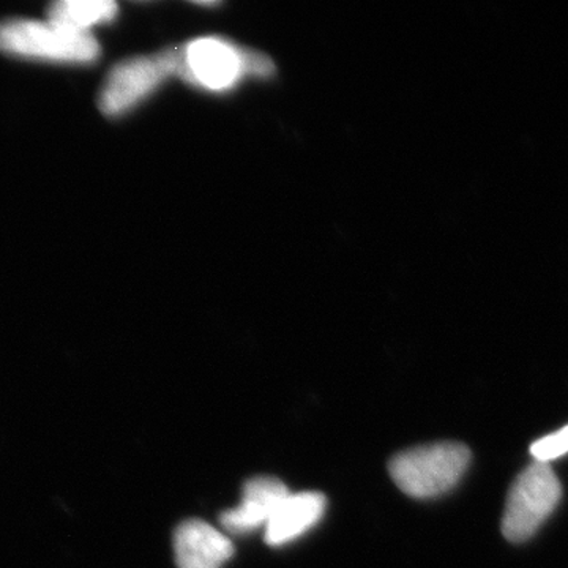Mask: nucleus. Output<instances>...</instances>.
Instances as JSON below:
<instances>
[{"instance_id": "obj_1", "label": "nucleus", "mask_w": 568, "mask_h": 568, "mask_svg": "<svg viewBox=\"0 0 568 568\" xmlns=\"http://www.w3.org/2000/svg\"><path fill=\"white\" fill-rule=\"evenodd\" d=\"M163 55L171 74L211 91L233 88L248 74L268 77L274 71L267 55L220 39L194 40L185 47L163 51Z\"/></svg>"}, {"instance_id": "obj_2", "label": "nucleus", "mask_w": 568, "mask_h": 568, "mask_svg": "<svg viewBox=\"0 0 568 568\" xmlns=\"http://www.w3.org/2000/svg\"><path fill=\"white\" fill-rule=\"evenodd\" d=\"M469 463L470 450L465 444L439 443L395 455L388 463V473L405 495L432 499L454 489Z\"/></svg>"}, {"instance_id": "obj_3", "label": "nucleus", "mask_w": 568, "mask_h": 568, "mask_svg": "<svg viewBox=\"0 0 568 568\" xmlns=\"http://www.w3.org/2000/svg\"><path fill=\"white\" fill-rule=\"evenodd\" d=\"M0 51L20 58L58 62H92L100 47L91 33L70 31L50 20L0 22Z\"/></svg>"}, {"instance_id": "obj_4", "label": "nucleus", "mask_w": 568, "mask_h": 568, "mask_svg": "<svg viewBox=\"0 0 568 568\" xmlns=\"http://www.w3.org/2000/svg\"><path fill=\"white\" fill-rule=\"evenodd\" d=\"M560 497L562 485L548 463L536 462L526 467L508 493L504 537L514 544L528 540L551 517Z\"/></svg>"}, {"instance_id": "obj_5", "label": "nucleus", "mask_w": 568, "mask_h": 568, "mask_svg": "<svg viewBox=\"0 0 568 568\" xmlns=\"http://www.w3.org/2000/svg\"><path fill=\"white\" fill-rule=\"evenodd\" d=\"M170 77L163 52L119 63L104 81L99 99L100 110L108 115L122 114L151 95Z\"/></svg>"}, {"instance_id": "obj_6", "label": "nucleus", "mask_w": 568, "mask_h": 568, "mask_svg": "<svg viewBox=\"0 0 568 568\" xmlns=\"http://www.w3.org/2000/svg\"><path fill=\"white\" fill-rule=\"evenodd\" d=\"M290 489L278 478L256 477L246 481L244 497L237 507L220 517L223 529L231 534H248L265 529Z\"/></svg>"}, {"instance_id": "obj_7", "label": "nucleus", "mask_w": 568, "mask_h": 568, "mask_svg": "<svg viewBox=\"0 0 568 568\" xmlns=\"http://www.w3.org/2000/svg\"><path fill=\"white\" fill-rule=\"evenodd\" d=\"M178 568H222L234 555L233 541L201 519L182 523L174 532Z\"/></svg>"}, {"instance_id": "obj_8", "label": "nucleus", "mask_w": 568, "mask_h": 568, "mask_svg": "<svg viewBox=\"0 0 568 568\" xmlns=\"http://www.w3.org/2000/svg\"><path fill=\"white\" fill-rule=\"evenodd\" d=\"M325 507L327 499L321 493H290L265 526V541L271 547H282L297 540L310 529L315 528L324 517Z\"/></svg>"}, {"instance_id": "obj_9", "label": "nucleus", "mask_w": 568, "mask_h": 568, "mask_svg": "<svg viewBox=\"0 0 568 568\" xmlns=\"http://www.w3.org/2000/svg\"><path fill=\"white\" fill-rule=\"evenodd\" d=\"M118 14V3L111 0H59L48 10V20L70 29L89 33L92 26L111 21Z\"/></svg>"}, {"instance_id": "obj_10", "label": "nucleus", "mask_w": 568, "mask_h": 568, "mask_svg": "<svg viewBox=\"0 0 568 568\" xmlns=\"http://www.w3.org/2000/svg\"><path fill=\"white\" fill-rule=\"evenodd\" d=\"M530 454L536 462L551 463L568 454V425L560 428L559 432L552 433L536 440L530 447Z\"/></svg>"}]
</instances>
